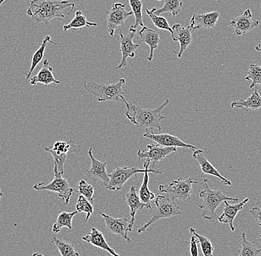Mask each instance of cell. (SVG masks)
Masks as SVG:
<instances>
[{
	"label": "cell",
	"instance_id": "cell-15",
	"mask_svg": "<svg viewBox=\"0 0 261 256\" xmlns=\"http://www.w3.org/2000/svg\"><path fill=\"white\" fill-rule=\"evenodd\" d=\"M92 148H89V156L91 159V167L86 171V175L90 179L94 181H101L103 182L105 186L109 183V174H108L106 167H107L108 163L106 161H101L98 160L94 157L92 153Z\"/></svg>",
	"mask_w": 261,
	"mask_h": 256
},
{
	"label": "cell",
	"instance_id": "cell-33",
	"mask_svg": "<svg viewBox=\"0 0 261 256\" xmlns=\"http://www.w3.org/2000/svg\"><path fill=\"white\" fill-rule=\"evenodd\" d=\"M52 151L58 154H68L69 151L73 153H78L81 151L79 145L76 144L72 140H70L68 143L65 141H57L55 144L50 147Z\"/></svg>",
	"mask_w": 261,
	"mask_h": 256
},
{
	"label": "cell",
	"instance_id": "cell-38",
	"mask_svg": "<svg viewBox=\"0 0 261 256\" xmlns=\"http://www.w3.org/2000/svg\"><path fill=\"white\" fill-rule=\"evenodd\" d=\"M146 14L149 16L150 19L152 21V23L154 24L155 27H158V29L161 30L167 31V32H172L171 27L169 25V22L166 20V18L163 16L156 15L150 11V10H146Z\"/></svg>",
	"mask_w": 261,
	"mask_h": 256
},
{
	"label": "cell",
	"instance_id": "cell-27",
	"mask_svg": "<svg viewBox=\"0 0 261 256\" xmlns=\"http://www.w3.org/2000/svg\"><path fill=\"white\" fill-rule=\"evenodd\" d=\"M182 3L181 0H164V6L163 8H153L150 11L158 16H161L164 13H171L172 16H176L182 11Z\"/></svg>",
	"mask_w": 261,
	"mask_h": 256
},
{
	"label": "cell",
	"instance_id": "cell-46",
	"mask_svg": "<svg viewBox=\"0 0 261 256\" xmlns=\"http://www.w3.org/2000/svg\"><path fill=\"white\" fill-rule=\"evenodd\" d=\"M158 1H161V0H158Z\"/></svg>",
	"mask_w": 261,
	"mask_h": 256
},
{
	"label": "cell",
	"instance_id": "cell-10",
	"mask_svg": "<svg viewBox=\"0 0 261 256\" xmlns=\"http://www.w3.org/2000/svg\"><path fill=\"white\" fill-rule=\"evenodd\" d=\"M125 7L122 3H115L107 12V30L111 37H113L117 27L123 25L125 20L133 15V12L125 11Z\"/></svg>",
	"mask_w": 261,
	"mask_h": 256
},
{
	"label": "cell",
	"instance_id": "cell-9",
	"mask_svg": "<svg viewBox=\"0 0 261 256\" xmlns=\"http://www.w3.org/2000/svg\"><path fill=\"white\" fill-rule=\"evenodd\" d=\"M99 214L103 218L108 231L113 234L121 236L128 244L132 242L128 236V232H132L134 225L130 224V221L126 217L114 218L101 212H99Z\"/></svg>",
	"mask_w": 261,
	"mask_h": 256
},
{
	"label": "cell",
	"instance_id": "cell-17",
	"mask_svg": "<svg viewBox=\"0 0 261 256\" xmlns=\"http://www.w3.org/2000/svg\"><path fill=\"white\" fill-rule=\"evenodd\" d=\"M220 14V10L206 13V14H194L191 18L189 27L192 30L197 31L203 29H214L218 22Z\"/></svg>",
	"mask_w": 261,
	"mask_h": 256
},
{
	"label": "cell",
	"instance_id": "cell-4",
	"mask_svg": "<svg viewBox=\"0 0 261 256\" xmlns=\"http://www.w3.org/2000/svg\"><path fill=\"white\" fill-rule=\"evenodd\" d=\"M122 78L116 83H106L100 84L95 81H88L84 84L86 91L93 94L97 102H119L124 95L122 86L125 83Z\"/></svg>",
	"mask_w": 261,
	"mask_h": 256
},
{
	"label": "cell",
	"instance_id": "cell-24",
	"mask_svg": "<svg viewBox=\"0 0 261 256\" xmlns=\"http://www.w3.org/2000/svg\"><path fill=\"white\" fill-rule=\"evenodd\" d=\"M126 198V203L130 208V216L132 217L130 219V224H135V215L138 210H143L144 208L150 209L149 207L146 204L143 203L140 200L138 192H137L136 187L132 186L129 191L127 192L125 195Z\"/></svg>",
	"mask_w": 261,
	"mask_h": 256
},
{
	"label": "cell",
	"instance_id": "cell-42",
	"mask_svg": "<svg viewBox=\"0 0 261 256\" xmlns=\"http://www.w3.org/2000/svg\"><path fill=\"white\" fill-rule=\"evenodd\" d=\"M255 50L256 51L258 52V53H261V43L256 46Z\"/></svg>",
	"mask_w": 261,
	"mask_h": 256
},
{
	"label": "cell",
	"instance_id": "cell-40",
	"mask_svg": "<svg viewBox=\"0 0 261 256\" xmlns=\"http://www.w3.org/2000/svg\"><path fill=\"white\" fill-rule=\"evenodd\" d=\"M188 244H190L191 256H198V247H197V239L195 235L192 234L190 241H187Z\"/></svg>",
	"mask_w": 261,
	"mask_h": 256
},
{
	"label": "cell",
	"instance_id": "cell-44",
	"mask_svg": "<svg viewBox=\"0 0 261 256\" xmlns=\"http://www.w3.org/2000/svg\"><path fill=\"white\" fill-rule=\"evenodd\" d=\"M3 197V192H2L1 188H0V200H2V198Z\"/></svg>",
	"mask_w": 261,
	"mask_h": 256
},
{
	"label": "cell",
	"instance_id": "cell-14",
	"mask_svg": "<svg viewBox=\"0 0 261 256\" xmlns=\"http://www.w3.org/2000/svg\"><path fill=\"white\" fill-rule=\"evenodd\" d=\"M145 138H149L155 141L156 144L163 147H169V148H189V149L195 151L196 147L194 145L187 144L184 143L178 137L172 136V135L163 133V134H155L154 131L146 132L143 134Z\"/></svg>",
	"mask_w": 261,
	"mask_h": 256
},
{
	"label": "cell",
	"instance_id": "cell-31",
	"mask_svg": "<svg viewBox=\"0 0 261 256\" xmlns=\"http://www.w3.org/2000/svg\"><path fill=\"white\" fill-rule=\"evenodd\" d=\"M51 243L55 244L61 256H81L74 249V244L69 241L59 239L56 236L51 238Z\"/></svg>",
	"mask_w": 261,
	"mask_h": 256
},
{
	"label": "cell",
	"instance_id": "cell-8",
	"mask_svg": "<svg viewBox=\"0 0 261 256\" xmlns=\"http://www.w3.org/2000/svg\"><path fill=\"white\" fill-rule=\"evenodd\" d=\"M54 174H55V178L50 183L45 184L44 182H40V183L34 184L33 188L38 191L48 190V191L55 192L64 205H68L73 194V188L71 187L68 181L64 179L63 175L59 172L55 164L54 167Z\"/></svg>",
	"mask_w": 261,
	"mask_h": 256
},
{
	"label": "cell",
	"instance_id": "cell-11",
	"mask_svg": "<svg viewBox=\"0 0 261 256\" xmlns=\"http://www.w3.org/2000/svg\"><path fill=\"white\" fill-rule=\"evenodd\" d=\"M147 151L140 150L138 152L139 159H146L149 161L154 169L156 164H159L168 155L173 152H177V148H169L163 147L158 144L147 145Z\"/></svg>",
	"mask_w": 261,
	"mask_h": 256
},
{
	"label": "cell",
	"instance_id": "cell-25",
	"mask_svg": "<svg viewBox=\"0 0 261 256\" xmlns=\"http://www.w3.org/2000/svg\"><path fill=\"white\" fill-rule=\"evenodd\" d=\"M49 43L55 44V45H57L56 42H54L53 40H51V37L50 36H46L45 38L42 40V44L40 46V48L37 49L36 50L35 53L33 55L32 59V63H31L30 69H29V73H26V79H29L30 78L31 75L32 74V73L34 72L35 68H37V65H39V63H40V62L42 61V59H43L44 54H45V49H46L47 46H48Z\"/></svg>",
	"mask_w": 261,
	"mask_h": 256
},
{
	"label": "cell",
	"instance_id": "cell-28",
	"mask_svg": "<svg viewBox=\"0 0 261 256\" xmlns=\"http://www.w3.org/2000/svg\"><path fill=\"white\" fill-rule=\"evenodd\" d=\"M77 211L73 212H62L57 216L56 222L52 226V231L55 234L60 232V230L63 227H67L69 230H72V221L75 215L77 214Z\"/></svg>",
	"mask_w": 261,
	"mask_h": 256
},
{
	"label": "cell",
	"instance_id": "cell-13",
	"mask_svg": "<svg viewBox=\"0 0 261 256\" xmlns=\"http://www.w3.org/2000/svg\"><path fill=\"white\" fill-rule=\"evenodd\" d=\"M260 24L258 20H253L252 11L246 10L242 15L234 18L229 22L228 25L232 26L236 36L244 35L252 32Z\"/></svg>",
	"mask_w": 261,
	"mask_h": 256
},
{
	"label": "cell",
	"instance_id": "cell-30",
	"mask_svg": "<svg viewBox=\"0 0 261 256\" xmlns=\"http://www.w3.org/2000/svg\"><path fill=\"white\" fill-rule=\"evenodd\" d=\"M149 173L150 172H148V171H146V173H144L145 175L144 177H143V183H142L141 186H140L138 195L141 202L148 205V206L149 207L150 210H151L152 207H151V201L154 200L156 197H155L154 193H153V192L149 190V188H148V182H149V176H148V174H149Z\"/></svg>",
	"mask_w": 261,
	"mask_h": 256
},
{
	"label": "cell",
	"instance_id": "cell-22",
	"mask_svg": "<svg viewBox=\"0 0 261 256\" xmlns=\"http://www.w3.org/2000/svg\"><path fill=\"white\" fill-rule=\"evenodd\" d=\"M139 34H140L141 42L148 45L150 48V53L147 56V60L150 62L152 61L153 58H154V50L158 48V45L161 42L159 33L144 26V27H142L141 30L139 32Z\"/></svg>",
	"mask_w": 261,
	"mask_h": 256
},
{
	"label": "cell",
	"instance_id": "cell-43",
	"mask_svg": "<svg viewBox=\"0 0 261 256\" xmlns=\"http://www.w3.org/2000/svg\"><path fill=\"white\" fill-rule=\"evenodd\" d=\"M32 256H45V255H42V254L40 253V252H34V253L33 254Z\"/></svg>",
	"mask_w": 261,
	"mask_h": 256
},
{
	"label": "cell",
	"instance_id": "cell-16",
	"mask_svg": "<svg viewBox=\"0 0 261 256\" xmlns=\"http://www.w3.org/2000/svg\"><path fill=\"white\" fill-rule=\"evenodd\" d=\"M171 38L174 42H178L179 43V51H173V53H175L178 58H180L184 52L187 50L192 42L191 29L189 26L182 27L180 24H175L171 27Z\"/></svg>",
	"mask_w": 261,
	"mask_h": 256
},
{
	"label": "cell",
	"instance_id": "cell-37",
	"mask_svg": "<svg viewBox=\"0 0 261 256\" xmlns=\"http://www.w3.org/2000/svg\"><path fill=\"white\" fill-rule=\"evenodd\" d=\"M76 191L81 193L82 195H83V196L86 197V198H87L91 204L94 203V186L87 183L86 181L82 179V180L80 181L77 185H76Z\"/></svg>",
	"mask_w": 261,
	"mask_h": 256
},
{
	"label": "cell",
	"instance_id": "cell-7",
	"mask_svg": "<svg viewBox=\"0 0 261 256\" xmlns=\"http://www.w3.org/2000/svg\"><path fill=\"white\" fill-rule=\"evenodd\" d=\"M199 184L197 181H194L192 177L186 180H182L181 177L166 184H161L159 190L161 192L166 193V196L171 200H179L182 202H187L190 200L191 195L193 192L192 185Z\"/></svg>",
	"mask_w": 261,
	"mask_h": 256
},
{
	"label": "cell",
	"instance_id": "cell-18",
	"mask_svg": "<svg viewBox=\"0 0 261 256\" xmlns=\"http://www.w3.org/2000/svg\"><path fill=\"white\" fill-rule=\"evenodd\" d=\"M228 202V201H225L223 213L221 216L218 217V221L221 224H228L231 231L234 232L236 231V227L234 226V218L237 214L243 210L244 205L249 202V198H246L243 202L236 205H230Z\"/></svg>",
	"mask_w": 261,
	"mask_h": 256
},
{
	"label": "cell",
	"instance_id": "cell-36",
	"mask_svg": "<svg viewBox=\"0 0 261 256\" xmlns=\"http://www.w3.org/2000/svg\"><path fill=\"white\" fill-rule=\"evenodd\" d=\"M76 211L78 213H86V221H88L94 213V206L86 197L81 195L78 196L77 202H76Z\"/></svg>",
	"mask_w": 261,
	"mask_h": 256
},
{
	"label": "cell",
	"instance_id": "cell-32",
	"mask_svg": "<svg viewBox=\"0 0 261 256\" xmlns=\"http://www.w3.org/2000/svg\"><path fill=\"white\" fill-rule=\"evenodd\" d=\"M130 8H132L133 15L135 17V23L130 26L129 30L137 31L138 26L144 27L143 23V13H142V8H143V2L141 0H128Z\"/></svg>",
	"mask_w": 261,
	"mask_h": 256
},
{
	"label": "cell",
	"instance_id": "cell-41",
	"mask_svg": "<svg viewBox=\"0 0 261 256\" xmlns=\"http://www.w3.org/2000/svg\"><path fill=\"white\" fill-rule=\"evenodd\" d=\"M250 214L255 219L256 223H257V224L258 225L259 227L261 230V208L255 207V208L251 209ZM259 237L261 239V233Z\"/></svg>",
	"mask_w": 261,
	"mask_h": 256
},
{
	"label": "cell",
	"instance_id": "cell-2",
	"mask_svg": "<svg viewBox=\"0 0 261 256\" xmlns=\"http://www.w3.org/2000/svg\"><path fill=\"white\" fill-rule=\"evenodd\" d=\"M74 9L75 4L68 0H31L26 14L38 24H48L55 18H64L65 8Z\"/></svg>",
	"mask_w": 261,
	"mask_h": 256
},
{
	"label": "cell",
	"instance_id": "cell-45",
	"mask_svg": "<svg viewBox=\"0 0 261 256\" xmlns=\"http://www.w3.org/2000/svg\"><path fill=\"white\" fill-rule=\"evenodd\" d=\"M6 1V0H0V6H2V4H3L4 2Z\"/></svg>",
	"mask_w": 261,
	"mask_h": 256
},
{
	"label": "cell",
	"instance_id": "cell-35",
	"mask_svg": "<svg viewBox=\"0 0 261 256\" xmlns=\"http://www.w3.org/2000/svg\"><path fill=\"white\" fill-rule=\"evenodd\" d=\"M245 80L250 81L249 88L253 89L257 84L261 86V65L251 64L249 65V71L245 76Z\"/></svg>",
	"mask_w": 261,
	"mask_h": 256
},
{
	"label": "cell",
	"instance_id": "cell-19",
	"mask_svg": "<svg viewBox=\"0 0 261 256\" xmlns=\"http://www.w3.org/2000/svg\"><path fill=\"white\" fill-rule=\"evenodd\" d=\"M193 158L200 164L201 167L202 172L207 175L215 176V177L219 178L221 180V184L223 185L231 186V182L228 180L226 178L221 175L219 171L211 163L208 161L205 156H204V151L203 150H197L194 151Z\"/></svg>",
	"mask_w": 261,
	"mask_h": 256
},
{
	"label": "cell",
	"instance_id": "cell-3",
	"mask_svg": "<svg viewBox=\"0 0 261 256\" xmlns=\"http://www.w3.org/2000/svg\"><path fill=\"white\" fill-rule=\"evenodd\" d=\"M208 179H204L203 190L199 193V196L202 198L201 203L197 205L198 208L202 210V216L205 219L208 220L212 222H215L216 218V210L218 207L225 201H232L238 202L239 198H231L223 193L221 190H214L210 188L208 184Z\"/></svg>",
	"mask_w": 261,
	"mask_h": 256
},
{
	"label": "cell",
	"instance_id": "cell-20",
	"mask_svg": "<svg viewBox=\"0 0 261 256\" xmlns=\"http://www.w3.org/2000/svg\"><path fill=\"white\" fill-rule=\"evenodd\" d=\"M38 83H42L45 87H48L51 83L57 84L61 83L60 81L55 79L53 74V68L49 65L48 60H44L39 72L30 79V84L32 86H36Z\"/></svg>",
	"mask_w": 261,
	"mask_h": 256
},
{
	"label": "cell",
	"instance_id": "cell-12",
	"mask_svg": "<svg viewBox=\"0 0 261 256\" xmlns=\"http://www.w3.org/2000/svg\"><path fill=\"white\" fill-rule=\"evenodd\" d=\"M137 31L129 30L128 34H120V51L122 53V59L120 65L118 66L114 67V69H122L127 66V59L128 57L134 58L135 55V51L137 49L140 48L139 44H135L133 42Z\"/></svg>",
	"mask_w": 261,
	"mask_h": 256
},
{
	"label": "cell",
	"instance_id": "cell-34",
	"mask_svg": "<svg viewBox=\"0 0 261 256\" xmlns=\"http://www.w3.org/2000/svg\"><path fill=\"white\" fill-rule=\"evenodd\" d=\"M191 234L195 235L197 239V242L200 243V248H201L202 253L203 256H214V247L212 245V241L208 237L202 235L198 234L195 231L194 227H191L189 229Z\"/></svg>",
	"mask_w": 261,
	"mask_h": 256
},
{
	"label": "cell",
	"instance_id": "cell-21",
	"mask_svg": "<svg viewBox=\"0 0 261 256\" xmlns=\"http://www.w3.org/2000/svg\"><path fill=\"white\" fill-rule=\"evenodd\" d=\"M83 240L86 242L90 243L92 245L95 246L98 248L103 249L106 252H109L112 256H120L117 253L113 248L110 247L108 244L104 236L103 233L99 231L96 227H92L91 232L86 236H83Z\"/></svg>",
	"mask_w": 261,
	"mask_h": 256
},
{
	"label": "cell",
	"instance_id": "cell-1",
	"mask_svg": "<svg viewBox=\"0 0 261 256\" xmlns=\"http://www.w3.org/2000/svg\"><path fill=\"white\" fill-rule=\"evenodd\" d=\"M122 102L125 104L126 111L125 117L140 130L149 132L158 130L161 131V121L166 119L161 114L163 109L170 102L169 99H166L162 104L155 109L143 108L135 104L129 103L125 100L124 96L121 97Z\"/></svg>",
	"mask_w": 261,
	"mask_h": 256
},
{
	"label": "cell",
	"instance_id": "cell-6",
	"mask_svg": "<svg viewBox=\"0 0 261 256\" xmlns=\"http://www.w3.org/2000/svg\"><path fill=\"white\" fill-rule=\"evenodd\" d=\"M150 164L151 163L149 161H145L143 163V169H139L138 167H117L109 174V183L106 186V188L109 190H120L130 177L137 175L139 173H146L148 171L151 174H162V172L159 169H149Z\"/></svg>",
	"mask_w": 261,
	"mask_h": 256
},
{
	"label": "cell",
	"instance_id": "cell-5",
	"mask_svg": "<svg viewBox=\"0 0 261 256\" xmlns=\"http://www.w3.org/2000/svg\"><path fill=\"white\" fill-rule=\"evenodd\" d=\"M156 209L152 213L148 222L139 228L137 232L142 233L146 232L147 229L156 221L163 218H169L171 217L181 215L180 209L174 200H171L166 195H159L154 200Z\"/></svg>",
	"mask_w": 261,
	"mask_h": 256
},
{
	"label": "cell",
	"instance_id": "cell-23",
	"mask_svg": "<svg viewBox=\"0 0 261 256\" xmlns=\"http://www.w3.org/2000/svg\"><path fill=\"white\" fill-rule=\"evenodd\" d=\"M231 107L241 109L244 111H249V110H258L261 107V96L259 94L257 89L255 88L254 92L247 99H240L231 102Z\"/></svg>",
	"mask_w": 261,
	"mask_h": 256
},
{
	"label": "cell",
	"instance_id": "cell-39",
	"mask_svg": "<svg viewBox=\"0 0 261 256\" xmlns=\"http://www.w3.org/2000/svg\"><path fill=\"white\" fill-rule=\"evenodd\" d=\"M45 151L50 153L51 156H53L54 161H55V164L57 165V169H58L59 172H60L62 175H63V174H64V165L67 161L68 154H65V153H63V154H58V153H55V151H52L50 147L45 148Z\"/></svg>",
	"mask_w": 261,
	"mask_h": 256
},
{
	"label": "cell",
	"instance_id": "cell-29",
	"mask_svg": "<svg viewBox=\"0 0 261 256\" xmlns=\"http://www.w3.org/2000/svg\"><path fill=\"white\" fill-rule=\"evenodd\" d=\"M97 23L89 22L86 19V16L83 15L81 11H77L75 13L74 17L69 23L65 24L63 26V31L67 32L68 30H73V29H81L83 27H96Z\"/></svg>",
	"mask_w": 261,
	"mask_h": 256
},
{
	"label": "cell",
	"instance_id": "cell-26",
	"mask_svg": "<svg viewBox=\"0 0 261 256\" xmlns=\"http://www.w3.org/2000/svg\"><path fill=\"white\" fill-rule=\"evenodd\" d=\"M238 241L241 244V247L238 250V255L260 256L261 248H257L254 243L248 241L246 237V233H241L238 238Z\"/></svg>",
	"mask_w": 261,
	"mask_h": 256
}]
</instances>
